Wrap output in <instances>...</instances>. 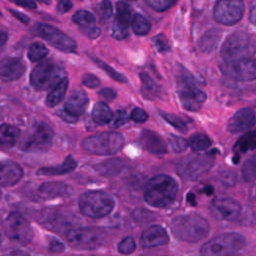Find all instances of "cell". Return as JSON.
Wrapping results in <instances>:
<instances>
[{
	"mask_svg": "<svg viewBox=\"0 0 256 256\" xmlns=\"http://www.w3.org/2000/svg\"><path fill=\"white\" fill-rule=\"evenodd\" d=\"M171 229L173 234L186 242H198L209 234L208 221L197 214L179 215L172 220Z\"/></svg>",
	"mask_w": 256,
	"mask_h": 256,
	"instance_id": "6da1fadb",
	"label": "cell"
},
{
	"mask_svg": "<svg viewBox=\"0 0 256 256\" xmlns=\"http://www.w3.org/2000/svg\"><path fill=\"white\" fill-rule=\"evenodd\" d=\"M177 190V184L172 177L159 174L148 182L144 192V199L153 207L164 208L174 201Z\"/></svg>",
	"mask_w": 256,
	"mask_h": 256,
	"instance_id": "7a4b0ae2",
	"label": "cell"
},
{
	"mask_svg": "<svg viewBox=\"0 0 256 256\" xmlns=\"http://www.w3.org/2000/svg\"><path fill=\"white\" fill-rule=\"evenodd\" d=\"M220 54L226 63L252 58L256 54V42L248 33L237 31L225 40Z\"/></svg>",
	"mask_w": 256,
	"mask_h": 256,
	"instance_id": "3957f363",
	"label": "cell"
},
{
	"mask_svg": "<svg viewBox=\"0 0 256 256\" xmlns=\"http://www.w3.org/2000/svg\"><path fill=\"white\" fill-rule=\"evenodd\" d=\"M245 246V238L236 232L220 234L205 242L200 249L201 256H232Z\"/></svg>",
	"mask_w": 256,
	"mask_h": 256,
	"instance_id": "277c9868",
	"label": "cell"
},
{
	"mask_svg": "<svg viewBox=\"0 0 256 256\" xmlns=\"http://www.w3.org/2000/svg\"><path fill=\"white\" fill-rule=\"evenodd\" d=\"M53 135V130L48 124L38 121L27 129L19 146L26 152H44L51 147Z\"/></svg>",
	"mask_w": 256,
	"mask_h": 256,
	"instance_id": "5b68a950",
	"label": "cell"
},
{
	"mask_svg": "<svg viewBox=\"0 0 256 256\" xmlns=\"http://www.w3.org/2000/svg\"><path fill=\"white\" fill-rule=\"evenodd\" d=\"M113 198L102 191H88L80 196L79 207L82 214L91 218L108 215L114 208Z\"/></svg>",
	"mask_w": 256,
	"mask_h": 256,
	"instance_id": "8992f818",
	"label": "cell"
},
{
	"mask_svg": "<svg viewBox=\"0 0 256 256\" xmlns=\"http://www.w3.org/2000/svg\"><path fill=\"white\" fill-rule=\"evenodd\" d=\"M124 144V138L116 132H102L85 138L82 148L96 155H110L118 152Z\"/></svg>",
	"mask_w": 256,
	"mask_h": 256,
	"instance_id": "52a82bcc",
	"label": "cell"
},
{
	"mask_svg": "<svg viewBox=\"0 0 256 256\" xmlns=\"http://www.w3.org/2000/svg\"><path fill=\"white\" fill-rule=\"evenodd\" d=\"M63 69L51 60H45L32 70L30 74V83L38 91H45L53 88L64 76Z\"/></svg>",
	"mask_w": 256,
	"mask_h": 256,
	"instance_id": "ba28073f",
	"label": "cell"
},
{
	"mask_svg": "<svg viewBox=\"0 0 256 256\" xmlns=\"http://www.w3.org/2000/svg\"><path fill=\"white\" fill-rule=\"evenodd\" d=\"M177 92L182 106L188 111L199 110L206 100V94L186 74L177 76Z\"/></svg>",
	"mask_w": 256,
	"mask_h": 256,
	"instance_id": "9c48e42d",
	"label": "cell"
},
{
	"mask_svg": "<svg viewBox=\"0 0 256 256\" xmlns=\"http://www.w3.org/2000/svg\"><path fill=\"white\" fill-rule=\"evenodd\" d=\"M5 234L14 242L26 245L31 242L33 238V231L31 225L24 216L17 212H12L5 219L4 224Z\"/></svg>",
	"mask_w": 256,
	"mask_h": 256,
	"instance_id": "30bf717a",
	"label": "cell"
},
{
	"mask_svg": "<svg viewBox=\"0 0 256 256\" xmlns=\"http://www.w3.org/2000/svg\"><path fill=\"white\" fill-rule=\"evenodd\" d=\"M34 32L39 37L46 40L53 47L63 52L71 53L74 52L77 48V44L72 38L51 25L45 23H37L34 25Z\"/></svg>",
	"mask_w": 256,
	"mask_h": 256,
	"instance_id": "8fae6325",
	"label": "cell"
},
{
	"mask_svg": "<svg viewBox=\"0 0 256 256\" xmlns=\"http://www.w3.org/2000/svg\"><path fill=\"white\" fill-rule=\"evenodd\" d=\"M68 243L77 249H95L104 241L103 233L96 228H73L66 233Z\"/></svg>",
	"mask_w": 256,
	"mask_h": 256,
	"instance_id": "7c38bea8",
	"label": "cell"
},
{
	"mask_svg": "<svg viewBox=\"0 0 256 256\" xmlns=\"http://www.w3.org/2000/svg\"><path fill=\"white\" fill-rule=\"evenodd\" d=\"M244 9L243 0H218L214 8V17L221 24L233 25L241 20Z\"/></svg>",
	"mask_w": 256,
	"mask_h": 256,
	"instance_id": "4fadbf2b",
	"label": "cell"
},
{
	"mask_svg": "<svg viewBox=\"0 0 256 256\" xmlns=\"http://www.w3.org/2000/svg\"><path fill=\"white\" fill-rule=\"evenodd\" d=\"M221 71L237 81H252L256 79V58H247L236 62H222Z\"/></svg>",
	"mask_w": 256,
	"mask_h": 256,
	"instance_id": "5bb4252c",
	"label": "cell"
},
{
	"mask_svg": "<svg viewBox=\"0 0 256 256\" xmlns=\"http://www.w3.org/2000/svg\"><path fill=\"white\" fill-rule=\"evenodd\" d=\"M212 166V160L207 156L190 157L183 159L177 165V171L182 178L195 180Z\"/></svg>",
	"mask_w": 256,
	"mask_h": 256,
	"instance_id": "9a60e30c",
	"label": "cell"
},
{
	"mask_svg": "<svg viewBox=\"0 0 256 256\" xmlns=\"http://www.w3.org/2000/svg\"><path fill=\"white\" fill-rule=\"evenodd\" d=\"M40 222L46 228L53 230L57 233L69 232L75 228V219L72 215H69L60 211H46L40 217Z\"/></svg>",
	"mask_w": 256,
	"mask_h": 256,
	"instance_id": "2e32d148",
	"label": "cell"
},
{
	"mask_svg": "<svg viewBox=\"0 0 256 256\" xmlns=\"http://www.w3.org/2000/svg\"><path fill=\"white\" fill-rule=\"evenodd\" d=\"M211 209L215 217L231 221L239 215L241 206L235 199L221 195L213 199L211 202Z\"/></svg>",
	"mask_w": 256,
	"mask_h": 256,
	"instance_id": "e0dca14e",
	"label": "cell"
},
{
	"mask_svg": "<svg viewBox=\"0 0 256 256\" xmlns=\"http://www.w3.org/2000/svg\"><path fill=\"white\" fill-rule=\"evenodd\" d=\"M26 70V65L19 58H5L0 61V78L5 81L19 79Z\"/></svg>",
	"mask_w": 256,
	"mask_h": 256,
	"instance_id": "ac0fdd59",
	"label": "cell"
},
{
	"mask_svg": "<svg viewBox=\"0 0 256 256\" xmlns=\"http://www.w3.org/2000/svg\"><path fill=\"white\" fill-rule=\"evenodd\" d=\"M255 114L249 108H243L236 112L228 122V130L231 133H239L253 127Z\"/></svg>",
	"mask_w": 256,
	"mask_h": 256,
	"instance_id": "d6986e66",
	"label": "cell"
},
{
	"mask_svg": "<svg viewBox=\"0 0 256 256\" xmlns=\"http://www.w3.org/2000/svg\"><path fill=\"white\" fill-rule=\"evenodd\" d=\"M72 19L73 22L80 27L82 32L87 35V37L95 39L101 34L100 28L96 26L95 16L91 12L87 10H79L73 15Z\"/></svg>",
	"mask_w": 256,
	"mask_h": 256,
	"instance_id": "ffe728a7",
	"label": "cell"
},
{
	"mask_svg": "<svg viewBox=\"0 0 256 256\" xmlns=\"http://www.w3.org/2000/svg\"><path fill=\"white\" fill-rule=\"evenodd\" d=\"M169 242V236L164 228L153 225L146 229L141 236V245L144 248H153L165 245Z\"/></svg>",
	"mask_w": 256,
	"mask_h": 256,
	"instance_id": "44dd1931",
	"label": "cell"
},
{
	"mask_svg": "<svg viewBox=\"0 0 256 256\" xmlns=\"http://www.w3.org/2000/svg\"><path fill=\"white\" fill-rule=\"evenodd\" d=\"M22 168L13 161H0V186H12L22 177Z\"/></svg>",
	"mask_w": 256,
	"mask_h": 256,
	"instance_id": "7402d4cb",
	"label": "cell"
},
{
	"mask_svg": "<svg viewBox=\"0 0 256 256\" xmlns=\"http://www.w3.org/2000/svg\"><path fill=\"white\" fill-rule=\"evenodd\" d=\"M88 101L89 99L86 92L81 89H77L70 94L63 109L69 114L79 118V116L85 112Z\"/></svg>",
	"mask_w": 256,
	"mask_h": 256,
	"instance_id": "603a6c76",
	"label": "cell"
},
{
	"mask_svg": "<svg viewBox=\"0 0 256 256\" xmlns=\"http://www.w3.org/2000/svg\"><path fill=\"white\" fill-rule=\"evenodd\" d=\"M141 142L146 150L154 154L167 153V145L164 139L156 132L151 130H143L141 134Z\"/></svg>",
	"mask_w": 256,
	"mask_h": 256,
	"instance_id": "cb8c5ba5",
	"label": "cell"
},
{
	"mask_svg": "<svg viewBox=\"0 0 256 256\" xmlns=\"http://www.w3.org/2000/svg\"><path fill=\"white\" fill-rule=\"evenodd\" d=\"M77 166V162L75 159L69 155L62 164L52 167H42L37 171L38 175H45V176H53V175H62L69 172H72Z\"/></svg>",
	"mask_w": 256,
	"mask_h": 256,
	"instance_id": "d4e9b609",
	"label": "cell"
},
{
	"mask_svg": "<svg viewBox=\"0 0 256 256\" xmlns=\"http://www.w3.org/2000/svg\"><path fill=\"white\" fill-rule=\"evenodd\" d=\"M69 186L62 182H46L39 187V193L46 198H55L69 194Z\"/></svg>",
	"mask_w": 256,
	"mask_h": 256,
	"instance_id": "484cf974",
	"label": "cell"
},
{
	"mask_svg": "<svg viewBox=\"0 0 256 256\" xmlns=\"http://www.w3.org/2000/svg\"><path fill=\"white\" fill-rule=\"evenodd\" d=\"M20 137V130L12 124L0 125V145L4 147H12L16 144Z\"/></svg>",
	"mask_w": 256,
	"mask_h": 256,
	"instance_id": "4316f807",
	"label": "cell"
},
{
	"mask_svg": "<svg viewBox=\"0 0 256 256\" xmlns=\"http://www.w3.org/2000/svg\"><path fill=\"white\" fill-rule=\"evenodd\" d=\"M222 30L215 28L205 32V34L199 40L200 49L206 53H210L215 50L222 37Z\"/></svg>",
	"mask_w": 256,
	"mask_h": 256,
	"instance_id": "83f0119b",
	"label": "cell"
},
{
	"mask_svg": "<svg viewBox=\"0 0 256 256\" xmlns=\"http://www.w3.org/2000/svg\"><path fill=\"white\" fill-rule=\"evenodd\" d=\"M68 88V79L65 77L59 83H57L49 92L46 98V104L49 107H55L65 97Z\"/></svg>",
	"mask_w": 256,
	"mask_h": 256,
	"instance_id": "f1b7e54d",
	"label": "cell"
},
{
	"mask_svg": "<svg viewBox=\"0 0 256 256\" xmlns=\"http://www.w3.org/2000/svg\"><path fill=\"white\" fill-rule=\"evenodd\" d=\"M92 119L98 125H106L113 118V112L104 102H98L92 109Z\"/></svg>",
	"mask_w": 256,
	"mask_h": 256,
	"instance_id": "f546056e",
	"label": "cell"
},
{
	"mask_svg": "<svg viewBox=\"0 0 256 256\" xmlns=\"http://www.w3.org/2000/svg\"><path fill=\"white\" fill-rule=\"evenodd\" d=\"M140 80H141V93L143 97L146 99L152 100L154 99L159 92V87L155 83V81L145 72L140 73Z\"/></svg>",
	"mask_w": 256,
	"mask_h": 256,
	"instance_id": "4dcf8cb0",
	"label": "cell"
},
{
	"mask_svg": "<svg viewBox=\"0 0 256 256\" xmlns=\"http://www.w3.org/2000/svg\"><path fill=\"white\" fill-rule=\"evenodd\" d=\"M124 167L123 161L120 159H110L101 164L95 166V169L103 175H114L118 174Z\"/></svg>",
	"mask_w": 256,
	"mask_h": 256,
	"instance_id": "1f68e13d",
	"label": "cell"
},
{
	"mask_svg": "<svg viewBox=\"0 0 256 256\" xmlns=\"http://www.w3.org/2000/svg\"><path fill=\"white\" fill-rule=\"evenodd\" d=\"M256 147V130L248 132L239 138L234 146V150L237 152H246L247 150L254 149Z\"/></svg>",
	"mask_w": 256,
	"mask_h": 256,
	"instance_id": "d6a6232c",
	"label": "cell"
},
{
	"mask_svg": "<svg viewBox=\"0 0 256 256\" xmlns=\"http://www.w3.org/2000/svg\"><path fill=\"white\" fill-rule=\"evenodd\" d=\"M132 29L135 34L143 36L150 32L151 24L147 18L141 14H135L132 18Z\"/></svg>",
	"mask_w": 256,
	"mask_h": 256,
	"instance_id": "836d02e7",
	"label": "cell"
},
{
	"mask_svg": "<svg viewBox=\"0 0 256 256\" xmlns=\"http://www.w3.org/2000/svg\"><path fill=\"white\" fill-rule=\"evenodd\" d=\"M211 140L209 137H207L204 134H195L190 137L188 141V145L191 147V149L195 152L202 151L210 147Z\"/></svg>",
	"mask_w": 256,
	"mask_h": 256,
	"instance_id": "e575fe53",
	"label": "cell"
},
{
	"mask_svg": "<svg viewBox=\"0 0 256 256\" xmlns=\"http://www.w3.org/2000/svg\"><path fill=\"white\" fill-rule=\"evenodd\" d=\"M48 54V49L46 48V46L40 42H34L30 45L29 49H28V58L32 61V62H37L40 61L41 59L45 58L46 55Z\"/></svg>",
	"mask_w": 256,
	"mask_h": 256,
	"instance_id": "d590c367",
	"label": "cell"
},
{
	"mask_svg": "<svg viewBox=\"0 0 256 256\" xmlns=\"http://www.w3.org/2000/svg\"><path fill=\"white\" fill-rule=\"evenodd\" d=\"M160 115L162 116V118L165 121H167L170 125H172L177 130H179L181 132H186L187 131V124L181 117H179L175 114L164 112V111H160Z\"/></svg>",
	"mask_w": 256,
	"mask_h": 256,
	"instance_id": "8d00e7d4",
	"label": "cell"
},
{
	"mask_svg": "<svg viewBox=\"0 0 256 256\" xmlns=\"http://www.w3.org/2000/svg\"><path fill=\"white\" fill-rule=\"evenodd\" d=\"M116 10H117V18L120 23L128 26L131 20V8L130 6L125 3V2H118L116 5Z\"/></svg>",
	"mask_w": 256,
	"mask_h": 256,
	"instance_id": "74e56055",
	"label": "cell"
},
{
	"mask_svg": "<svg viewBox=\"0 0 256 256\" xmlns=\"http://www.w3.org/2000/svg\"><path fill=\"white\" fill-rule=\"evenodd\" d=\"M242 175L246 181H252L256 178V155L246 160L242 168Z\"/></svg>",
	"mask_w": 256,
	"mask_h": 256,
	"instance_id": "f35d334b",
	"label": "cell"
},
{
	"mask_svg": "<svg viewBox=\"0 0 256 256\" xmlns=\"http://www.w3.org/2000/svg\"><path fill=\"white\" fill-rule=\"evenodd\" d=\"M94 61H95V63H96L104 72H106L112 79H114V80H116V81H118V82H120V83L127 82V79H126L125 75H123V74L119 73L118 71L114 70L111 66H109L108 64H106V63L103 62L102 60L95 58Z\"/></svg>",
	"mask_w": 256,
	"mask_h": 256,
	"instance_id": "ab89813d",
	"label": "cell"
},
{
	"mask_svg": "<svg viewBox=\"0 0 256 256\" xmlns=\"http://www.w3.org/2000/svg\"><path fill=\"white\" fill-rule=\"evenodd\" d=\"M96 12L99 16V19L102 23H104L105 21H107L113 13V8H112V4L110 1L108 0H103L101 1L97 7H96Z\"/></svg>",
	"mask_w": 256,
	"mask_h": 256,
	"instance_id": "60d3db41",
	"label": "cell"
},
{
	"mask_svg": "<svg viewBox=\"0 0 256 256\" xmlns=\"http://www.w3.org/2000/svg\"><path fill=\"white\" fill-rule=\"evenodd\" d=\"M128 26L120 23L118 20H115L111 26V35L118 40L124 39L128 36Z\"/></svg>",
	"mask_w": 256,
	"mask_h": 256,
	"instance_id": "b9f144b4",
	"label": "cell"
},
{
	"mask_svg": "<svg viewBox=\"0 0 256 256\" xmlns=\"http://www.w3.org/2000/svg\"><path fill=\"white\" fill-rule=\"evenodd\" d=\"M135 248H136V244L132 237H125L118 244V251L124 255L131 254L132 252H134Z\"/></svg>",
	"mask_w": 256,
	"mask_h": 256,
	"instance_id": "7bdbcfd3",
	"label": "cell"
},
{
	"mask_svg": "<svg viewBox=\"0 0 256 256\" xmlns=\"http://www.w3.org/2000/svg\"><path fill=\"white\" fill-rule=\"evenodd\" d=\"M177 0H145L149 7L155 11H165L175 4Z\"/></svg>",
	"mask_w": 256,
	"mask_h": 256,
	"instance_id": "ee69618b",
	"label": "cell"
},
{
	"mask_svg": "<svg viewBox=\"0 0 256 256\" xmlns=\"http://www.w3.org/2000/svg\"><path fill=\"white\" fill-rule=\"evenodd\" d=\"M169 143L171 148L175 151V152H182L184 151L187 146H188V141L180 136H176V135H170L169 136Z\"/></svg>",
	"mask_w": 256,
	"mask_h": 256,
	"instance_id": "f6af8a7d",
	"label": "cell"
},
{
	"mask_svg": "<svg viewBox=\"0 0 256 256\" xmlns=\"http://www.w3.org/2000/svg\"><path fill=\"white\" fill-rule=\"evenodd\" d=\"M153 44L159 52H166L169 50V42L165 35L158 34L153 38Z\"/></svg>",
	"mask_w": 256,
	"mask_h": 256,
	"instance_id": "bcb514c9",
	"label": "cell"
},
{
	"mask_svg": "<svg viewBox=\"0 0 256 256\" xmlns=\"http://www.w3.org/2000/svg\"><path fill=\"white\" fill-rule=\"evenodd\" d=\"M130 119L137 123H143L148 119V114L141 108H135L131 112Z\"/></svg>",
	"mask_w": 256,
	"mask_h": 256,
	"instance_id": "7dc6e473",
	"label": "cell"
},
{
	"mask_svg": "<svg viewBox=\"0 0 256 256\" xmlns=\"http://www.w3.org/2000/svg\"><path fill=\"white\" fill-rule=\"evenodd\" d=\"M236 180V175L232 171H222L220 174V181L225 186H233Z\"/></svg>",
	"mask_w": 256,
	"mask_h": 256,
	"instance_id": "c3c4849f",
	"label": "cell"
},
{
	"mask_svg": "<svg viewBox=\"0 0 256 256\" xmlns=\"http://www.w3.org/2000/svg\"><path fill=\"white\" fill-rule=\"evenodd\" d=\"M128 121V116L126 111L124 110H118L115 114V116H113V126L114 127H120L124 124H126Z\"/></svg>",
	"mask_w": 256,
	"mask_h": 256,
	"instance_id": "681fc988",
	"label": "cell"
},
{
	"mask_svg": "<svg viewBox=\"0 0 256 256\" xmlns=\"http://www.w3.org/2000/svg\"><path fill=\"white\" fill-rule=\"evenodd\" d=\"M82 83L89 88H97L100 85V80L93 74H85L82 78Z\"/></svg>",
	"mask_w": 256,
	"mask_h": 256,
	"instance_id": "f907efd6",
	"label": "cell"
},
{
	"mask_svg": "<svg viewBox=\"0 0 256 256\" xmlns=\"http://www.w3.org/2000/svg\"><path fill=\"white\" fill-rule=\"evenodd\" d=\"M98 95L104 100V101H112L116 97V93L114 90L110 88H103L98 92Z\"/></svg>",
	"mask_w": 256,
	"mask_h": 256,
	"instance_id": "816d5d0a",
	"label": "cell"
},
{
	"mask_svg": "<svg viewBox=\"0 0 256 256\" xmlns=\"http://www.w3.org/2000/svg\"><path fill=\"white\" fill-rule=\"evenodd\" d=\"M72 8L71 0H57V10L60 13H65Z\"/></svg>",
	"mask_w": 256,
	"mask_h": 256,
	"instance_id": "f5cc1de1",
	"label": "cell"
},
{
	"mask_svg": "<svg viewBox=\"0 0 256 256\" xmlns=\"http://www.w3.org/2000/svg\"><path fill=\"white\" fill-rule=\"evenodd\" d=\"M49 248H50V251L54 252V253H59V252H62L64 250V244L57 240V239H52L49 243Z\"/></svg>",
	"mask_w": 256,
	"mask_h": 256,
	"instance_id": "db71d44e",
	"label": "cell"
},
{
	"mask_svg": "<svg viewBox=\"0 0 256 256\" xmlns=\"http://www.w3.org/2000/svg\"><path fill=\"white\" fill-rule=\"evenodd\" d=\"M13 3H15L18 6H21L26 9H36L37 5L32 0H11Z\"/></svg>",
	"mask_w": 256,
	"mask_h": 256,
	"instance_id": "11a10c76",
	"label": "cell"
},
{
	"mask_svg": "<svg viewBox=\"0 0 256 256\" xmlns=\"http://www.w3.org/2000/svg\"><path fill=\"white\" fill-rule=\"evenodd\" d=\"M58 115H59V117H61L64 121H66V122H68V123H76V122L78 121V117H75V116L69 114V113L66 112L64 109L60 110V111L58 112Z\"/></svg>",
	"mask_w": 256,
	"mask_h": 256,
	"instance_id": "9f6ffc18",
	"label": "cell"
},
{
	"mask_svg": "<svg viewBox=\"0 0 256 256\" xmlns=\"http://www.w3.org/2000/svg\"><path fill=\"white\" fill-rule=\"evenodd\" d=\"M10 12H11V14H12L16 19H18L20 22L25 23V24L29 22V17H28L27 15H25L24 13H21V12H18V11H16V10H12V9H10Z\"/></svg>",
	"mask_w": 256,
	"mask_h": 256,
	"instance_id": "6f0895ef",
	"label": "cell"
},
{
	"mask_svg": "<svg viewBox=\"0 0 256 256\" xmlns=\"http://www.w3.org/2000/svg\"><path fill=\"white\" fill-rule=\"evenodd\" d=\"M249 20H250V22L254 26H256V1H254L253 4L251 5L250 14H249Z\"/></svg>",
	"mask_w": 256,
	"mask_h": 256,
	"instance_id": "680465c9",
	"label": "cell"
},
{
	"mask_svg": "<svg viewBox=\"0 0 256 256\" xmlns=\"http://www.w3.org/2000/svg\"><path fill=\"white\" fill-rule=\"evenodd\" d=\"M7 41V34L0 30V45L5 44Z\"/></svg>",
	"mask_w": 256,
	"mask_h": 256,
	"instance_id": "91938a15",
	"label": "cell"
},
{
	"mask_svg": "<svg viewBox=\"0 0 256 256\" xmlns=\"http://www.w3.org/2000/svg\"><path fill=\"white\" fill-rule=\"evenodd\" d=\"M37 1L42 2V3H44V4H49V3L51 2V0H37Z\"/></svg>",
	"mask_w": 256,
	"mask_h": 256,
	"instance_id": "94428289",
	"label": "cell"
},
{
	"mask_svg": "<svg viewBox=\"0 0 256 256\" xmlns=\"http://www.w3.org/2000/svg\"><path fill=\"white\" fill-rule=\"evenodd\" d=\"M1 240H2V237H1V234H0V244H1Z\"/></svg>",
	"mask_w": 256,
	"mask_h": 256,
	"instance_id": "6125c7cd",
	"label": "cell"
},
{
	"mask_svg": "<svg viewBox=\"0 0 256 256\" xmlns=\"http://www.w3.org/2000/svg\"><path fill=\"white\" fill-rule=\"evenodd\" d=\"M0 15H1V12H0Z\"/></svg>",
	"mask_w": 256,
	"mask_h": 256,
	"instance_id": "be15d7a7",
	"label": "cell"
}]
</instances>
